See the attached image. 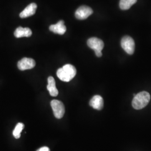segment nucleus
I'll return each instance as SVG.
<instances>
[{
	"mask_svg": "<svg viewBox=\"0 0 151 151\" xmlns=\"http://www.w3.org/2000/svg\"><path fill=\"white\" fill-rule=\"evenodd\" d=\"M76 72V69L73 65L67 64L58 70L57 75L61 81L69 82L75 77Z\"/></svg>",
	"mask_w": 151,
	"mask_h": 151,
	"instance_id": "nucleus-1",
	"label": "nucleus"
},
{
	"mask_svg": "<svg viewBox=\"0 0 151 151\" xmlns=\"http://www.w3.org/2000/svg\"><path fill=\"white\" fill-rule=\"evenodd\" d=\"M151 96L148 92L142 91L135 95L132 101V106L136 110L146 107L150 102Z\"/></svg>",
	"mask_w": 151,
	"mask_h": 151,
	"instance_id": "nucleus-2",
	"label": "nucleus"
},
{
	"mask_svg": "<svg viewBox=\"0 0 151 151\" xmlns=\"http://www.w3.org/2000/svg\"><path fill=\"white\" fill-rule=\"evenodd\" d=\"M87 45L90 48L94 50L96 55L98 57L102 56L101 50L104 47V43L103 40L97 38H90L87 40Z\"/></svg>",
	"mask_w": 151,
	"mask_h": 151,
	"instance_id": "nucleus-3",
	"label": "nucleus"
},
{
	"mask_svg": "<svg viewBox=\"0 0 151 151\" xmlns=\"http://www.w3.org/2000/svg\"><path fill=\"white\" fill-rule=\"evenodd\" d=\"M54 116L57 119L63 118L65 113V107L62 102L57 100H53L50 102Z\"/></svg>",
	"mask_w": 151,
	"mask_h": 151,
	"instance_id": "nucleus-4",
	"label": "nucleus"
},
{
	"mask_svg": "<svg viewBox=\"0 0 151 151\" xmlns=\"http://www.w3.org/2000/svg\"><path fill=\"white\" fill-rule=\"evenodd\" d=\"M122 47L129 54L134 53L135 49V43L134 40L129 36H125L122 38L121 41Z\"/></svg>",
	"mask_w": 151,
	"mask_h": 151,
	"instance_id": "nucleus-5",
	"label": "nucleus"
},
{
	"mask_svg": "<svg viewBox=\"0 0 151 151\" xmlns=\"http://www.w3.org/2000/svg\"><path fill=\"white\" fill-rule=\"evenodd\" d=\"M93 13L91 7L87 6H81L75 12V17L78 20H85Z\"/></svg>",
	"mask_w": 151,
	"mask_h": 151,
	"instance_id": "nucleus-6",
	"label": "nucleus"
},
{
	"mask_svg": "<svg viewBox=\"0 0 151 151\" xmlns=\"http://www.w3.org/2000/svg\"><path fill=\"white\" fill-rule=\"evenodd\" d=\"M35 66V60L30 58H24L17 63V67L21 70L32 69Z\"/></svg>",
	"mask_w": 151,
	"mask_h": 151,
	"instance_id": "nucleus-7",
	"label": "nucleus"
},
{
	"mask_svg": "<svg viewBox=\"0 0 151 151\" xmlns=\"http://www.w3.org/2000/svg\"><path fill=\"white\" fill-rule=\"evenodd\" d=\"M89 104L92 108L97 110H101L104 107V100L103 97L100 95H95L92 97Z\"/></svg>",
	"mask_w": 151,
	"mask_h": 151,
	"instance_id": "nucleus-8",
	"label": "nucleus"
},
{
	"mask_svg": "<svg viewBox=\"0 0 151 151\" xmlns=\"http://www.w3.org/2000/svg\"><path fill=\"white\" fill-rule=\"evenodd\" d=\"M37 9V5L35 3H32L22 11L20 14L21 18H27L29 16H32L35 14Z\"/></svg>",
	"mask_w": 151,
	"mask_h": 151,
	"instance_id": "nucleus-9",
	"label": "nucleus"
},
{
	"mask_svg": "<svg viewBox=\"0 0 151 151\" xmlns=\"http://www.w3.org/2000/svg\"><path fill=\"white\" fill-rule=\"evenodd\" d=\"M49 30L52 32L60 35L64 34L66 32V27L65 26V22L60 20L56 24L52 25L49 27Z\"/></svg>",
	"mask_w": 151,
	"mask_h": 151,
	"instance_id": "nucleus-10",
	"label": "nucleus"
},
{
	"mask_svg": "<svg viewBox=\"0 0 151 151\" xmlns=\"http://www.w3.org/2000/svg\"><path fill=\"white\" fill-rule=\"evenodd\" d=\"M32 35V32L29 27H17L14 32V35L17 38L30 37Z\"/></svg>",
	"mask_w": 151,
	"mask_h": 151,
	"instance_id": "nucleus-11",
	"label": "nucleus"
},
{
	"mask_svg": "<svg viewBox=\"0 0 151 151\" xmlns=\"http://www.w3.org/2000/svg\"><path fill=\"white\" fill-rule=\"evenodd\" d=\"M48 82V85L47 86V90L49 92L50 95L53 97L57 96L58 95V91L55 86V82L54 78L52 76L49 77Z\"/></svg>",
	"mask_w": 151,
	"mask_h": 151,
	"instance_id": "nucleus-12",
	"label": "nucleus"
},
{
	"mask_svg": "<svg viewBox=\"0 0 151 151\" xmlns=\"http://www.w3.org/2000/svg\"><path fill=\"white\" fill-rule=\"evenodd\" d=\"M137 0H120L119 6L122 10H128L130 7L137 2Z\"/></svg>",
	"mask_w": 151,
	"mask_h": 151,
	"instance_id": "nucleus-13",
	"label": "nucleus"
},
{
	"mask_svg": "<svg viewBox=\"0 0 151 151\" xmlns=\"http://www.w3.org/2000/svg\"><path fill=\"white\" fill-rule=\"evenodd\" d=\"M24 128V125L22 123H19L16 125L15 129L13 131V135L15 138L19 139V138H20L21 133Z\"/></svg>",
	"mask_w": 151,
	"mask_h": 151,
	"instance_id": "nucleus-14",
	"label": "nucleus"
},
{
	"mask_svg": "<svg viewBox=\"0 0 151 151\" xmlns=\"http://www.w3.org/2000/svg\"><path fill=\"white\" fill-rule=\"evenodd\" d=\"M37 151H50V150L47 147H43L39 148Z\"/></svg>",
	"mask_w": 151,
	"mask_h": 151,
	"instance_id": "nucleus-15",
	"label": "nucleus"
}]
</instances>
